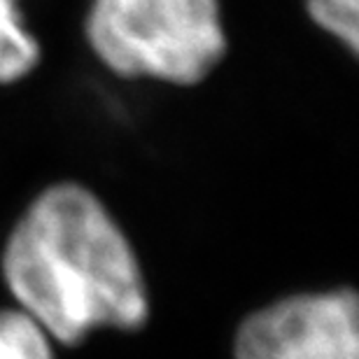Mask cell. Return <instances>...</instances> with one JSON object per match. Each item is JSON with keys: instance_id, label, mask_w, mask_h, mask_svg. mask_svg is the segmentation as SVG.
<instances>
[{"instance_id": "1", "label": "cell", "mask_w": 359, "mask_h": 359, "mask_svg": "<svg viewBox=\"0 0 359 359\" xmlns=\"http://www.w3.org/2000/svg\"><path fill=\"white\" fill-rule=\"evenodd\" d=\"M3 276L21 311L49 339L75 346L93 329L133 332L149 294L131 243L82 184L40 194L7 238Z\"/></svg>"}, {"instance_id": "2", "label": "cell", "mask_w": 359, "mask_h": 359, "mask_svg": "<svg viewBox=\"0 0 359 359\" xmlns=\"http://www.w3.org/2000/svg\"><path fill=\"white\" fill-rule=\"evenodd\" d=\"M87 40L124 77L196 84L226 52L217 0H93Z\"/></svg>"}, {"instance_id": "4", "label": "cell", "mask_w": 359, "mask_h": 359, "mask_svg": "<svg viewBox=\"0 0 359 359\" xmlns=\"http://www.w3.org/2000/svg\"><path fill=\"white\" fill-rule=\"evenodd\" d=\"M40 61V45L26 31L19 7H0V84L26 77Z\"/></svg>"}, {"instance_id": "3", "label": "cell", "mask_w": 359, "mask_h": 359, "mask_svg": "<svg viewBox=\"0 0 359 359\" xmlns=\"http://www.w3.org/2000/svg\"><path fill=\"white\" fill-rule=\"evenodd\" d=\"M233 359H359L353 290L294 294L241 322Z\"/></svg>"}, {"instance_id": "7", "label": "cell", "mask_w": 359, "mask_h": 359, "mask_svg": "<svg viewBox=\"0 0 359 359\" xmlns=\"http://www.w3.org/2000/svg\"><path fill=\"white\" fill-rule=\"evenodd\" d=\"M10 5H17V0H0V7H10Z\"/></svg>"}, {"instance_id": "6", "label": "cell", "mask_w": 359, "mask_h": 359, "mask_svg": "<svg viewBox=\"0 0 359 359\" xmlns=\"http://www.w3.org/2000/svg\"><path fill=\"white\" fill-rule=\"evenodd\" d=\"M308 14L318 26L357 52L359 40V0H306Z\"/></svg>"}, {"instance_id": "5", "label": "cell", "mask_w": 359, "mask_h": 359, "mask_svg": "<svg viewBox=\"0 0 359 359\" xmlns=\"http://www.w3.org/2000/svg\"><path fill=\"white\" fill-rule=\"evenodd\" d=\"M0 359H54L52 339L24 311H0Z\"/></svg>"}]
</instances>
